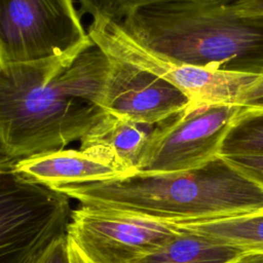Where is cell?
Listing matches in <instances>:
<instances>
[{
    "instance_id": "obj_1",
    "label": "cell",
    "mask_w": 263,
    "mask_h": 263,
    "mask_svg": "<svg viewBox=\"0 0 263 263\" xmlns=\"http://www.w3.org/2000/svg\"><path fill=\"white\" fill-rule=\"evenodd\" d=\"M109 68L93 41L61 57L0 65V159L65 149L89 135L109 114L102 107Z\"/></svg>"
},
{
    "instance_id": "obj_2",
    "label": "cell",
    "mask_w": 263,
    "mask_h": 263,
    "mask_svg": "<svg viewBox=\"0 0 263 263\" xmlns=\"http://www.w3.org/2000/svg\"><path fill=\"white\" fill-rule=\"evenodd\" d=\"M53 189L81 204L173 224L263 211V187L221 156L189 171L139 172L107 182Z\"/></svg>"
},
{
    "instance_id": "obj_3",
    "label": "cell",
    "mask_w": 263,
    "mask_h": 263,
    "mask_svg": "<svg viewBox=\"0 0 263 263\" xmlns=\"http://www.w3.org/2000/svg\"><path fill=\"white\" fill-rule=\"evenodd\" d=\"M138 43L167 59L201 68L263 73V17L242 16L225 0H171L120 21Z\"/></svg>"
},
{
    "instance_id": "obj_4",
    "label": "cell",
    "mask_w": 263,
    "mask_h": 263,
    "mask_svg": "<svg viewBox=\"0 0 263 263\" xmlns=\"http://www.w3.org/2000/svg\"><path fill=\"white\" fill-rule=\"evenodd\" d=\"M69 198L0 159V263H34L67 235L73 211Z\"/></svg>"
},
{
    "instance_id": "obj_5",
    "label": "cell",
    "mask_w": 263,
    "mask_h": 263,
    "mask_svg": "<svg viewBox=\"0 0 263 263\" xmlns=\"http://www.w3.org/2000/svg\"><path fill=\"white\" fill-rule=\"evenodd\" d=\"M91 41L74 0H0V65L61 57Z\"/></svg>"
},
{
    "instance_id": "obj_6",
    "label": "cell",
    "mask_w": 263,
    "mask_h": 263,
    "mask_svg": "<svg viewBox=\"0 0 263 263\" xmlns=\"http://www.w3.org/2000/svg\"><path fill=\"white\" fill-rule=\"evenodd\" d=\"M87 31L109 58L161 77L184 92L192 105H240L243 92L258 76L212 70L167 59L135 41L118 22L109 17L92 20Z\"/></svg>"
},
{
    "instance_id": "obj_7",
    "label": "cell",
    "mask_w": 263,
    "mask_h": 263,
    "mask_svg": "<svg viewBox=\"0 0 263 263\" xmlns=\"http://www.w3.org/2000/svg\"><path fill=\"white\" fill-rule=\"evenodd\" d=\"M243 107L236 104H189L154 125L141 173L183 172L219 156L223 140Z\"/></svg>"
},
{
    "instance_id": "obj_8",
    "label": "cell",
    "mask_w": 263,
    "mask_h": 263,
    "mask_svg": "<svg viewBox=\"0 0 263 263\" xmlns=\"http://www.w3.org/2000/svg\"><path fill=\"white\" fill-rule=\"evenodd\" d=\"M178 231L171 223L80 203L67 234L95 263H135Z\"/></svg>"
},
{
    "instance_id": "obj_9",
    "label": "cell",
    "mask_w": 263,
    "mask_h": 263,
    "mask_svg": "<svg viewBox=\"0 0 263 263\" xmlns=\"http://www.w3.org/2000/svg\"><path fill=\"white\" fill-rule=\"evenodd\" d=\"M110 59L102 107L115 116L154 126L186 108L188 97L151 72Z\"/></svg>"
},
{
    "instance_id": "obj_10",
    "label": "cell",
    "mask_w": 263,
    "mask_h": 263,
    "mask_svg": "<svg viewBox=\"0 0 263 263\" xmlns=\"http://www.w3.org/2000/svg\"><path fill=\"white\" fill-rule=\"evenodd\" d=\"M8 161L20 175L50 188L102 183L135 174L112 149L103 145L61 149Z\"/></svg>"
},
{
    "instance_id": "obj_11",
    "label": "cell",
    "mask_w": 263,
    "mask_h": 263,
    "mask_svg": "<svg viewBox=\"0 0 263 263\" xmlns=\"http://www.w3.org/2000/svg\"><path fill=\"white\" fill-rule=\"evenodd\" d=\"M176 227L179 231L170 240L135 263H231L248 253L240 248Z\"/></svg>"
},
{
    "instance_id": "obj_12",
    "label": "cell",
    "mask_w": 263,
    "mask_h": 263,
    "mask_svg": "<svg viewBox=\"0 0 263 263\" xmlns=\"http://www.w3.org/2000/svg\"><path fill=\"white\" fill-rule=\"evenodd\" d=\"M152 127L109 113L89 135L80 141V148L93 145L107 146L126 167L136 174L143 161Z\"/></svg>"
},
{
    "instance_id": "obj_13",
    "label": "cell",
    "mask_w": 263,
    "mask_h": 263,
    "mask_svg": "<svg viewBox=\"0 0 263 263\" xmlns=\"http://www.w3.org/2000/svg\"><path fill=\"white\" fill-rule=\"evenodd\" d=\"M173 224V223H171ZM218 242L263 253V211L216 220L174 224Z\"/></svg>"
},
{
    "instance_id": "obj_14",
    "label": "cell",
    "mask_w": 263,
    "mask_h": 263,
    "mask_svg": "<svg viewBox=\"0 0 263 263\" xmlns=\"http://www.w3.org/2000/svg\"><path fill=\"white\" fill-rule=\"evenodd\" d=\"M219 156H263V112L243 108L227 132Z\"/></svg>"
},
{
    "instance_id": "obj_15",
    "label": "cell",
    "mask_w": 263,
    "mask_h": 263,
    "mask_svg": "<svg viewBox=\"0 0 263 263\" xmlns=\"http://www.w3.org/2000/svg\"><path fill=\"white\" fill-rule=\"evenodd\" d=\"M223 158L263 187V156H229Z\"/></svg>"
},
{
    "instance_id": "obj_16",
    "label": "cell",
    "mask_w": 263,
    "mask_h": 263,
    "mask_svg": "<svg viewBox=\"0 0 263 263\" xmlns=\"http://www.w3.org/2000/svg\"><path fill=\"white\" fill-rule=\"evenodd\" d=\"M240 105L247 111L263 112V73L258 75L246 89Z\"/></svg>"
},
{
    "instance_id": "obj_17",
    "label": "cell",
    "mask_w": 263,
    "mask_h": 263,
    "mask_svg": "<svg viewBox=\"0 0 263 263\" xmlns=\"http://www.w3.org/2000/svg\"><path fill=\"white\" fill-rule=\"evenodd\" d=\"M34 263H70L68 234L53 241Z\"/></svg>"
},
{
    "instance_id": "obj_18",
    "label": "cell",
    "mask_w": 263,
    "mask_h": 263,
    "mask_svg": "<svg viewBox=\"0 0 263 263\" xmlns=\"http://www.w3.org/2000/svg\"><path fill=\"white\" fill-rule=\"evenodd\" d=\"M171 0H112V20L120 21L135 10Z\"/></svg>"
},
{
    "instance_id": "obj_19",
    "label": "cell",
    "mask_w": 263,
    "mask_h": 263,
    "mask_svg": "<svg viewBox=\"0 0 263 263\" xmlns=\"http://www.w3.org/2000/svg\"><path fill=\"white\" fill-rule=\"evenodd\" d=\"M85 13L99 17H112V0H76Z\"/></svg>"
},
{
    "instance_id": "obj_20",
    "label": "cell",
    "mask_w": 263,
    "mask_h": 263,
    "mask_svg": "<svg viewBox=\"0 0 263 263\" xmlns=\"http://www.w3.org/2000/svg\"><path fill=\"white\" fill-rule=\"evenodd\" d=\"M228 2L239 15L263 17V0H231Z\"/></svg>"
},
{
    "instance_id": "obj_21",
    "label": "cell",
    "mask_w": 263,
    "mask_h": 263,
    "mask_svg": "<svg viewBox=\"0 0 263 263\" xmlns=\"http://www.w3.org/2000/svg\"><path fill=\"white\" fill-rule=\"evenodd\" d=\"M68 251L70 263H95L90 260L82 250L68 236Z\"/></svg>"
},
{
    "instance_id": "obj_22",
    "label": "cell",
    "mask_w": 263,
    "mask_h": 263,
    "mask_svg": "<svg viewBox=\"0 0 263 263\" xmlns=\"http://www.w3.org/2000/svg\"><path fill=\"white\" fill-rule=\"evenodd\" d=\"M231 263H263V253L248 252Z\"/></svg>"
},
{
    "instance_id": "obj_23",
    "label": "cell",
    "mask_w": 263,
    "mask_h": 263,
    "mask_svg": "<svg viewBox=\"0 0 263 263\" xmlns=\"http://www.w3.org/2000/svg\"><path fill=\"white\" fill-rule=\"evenodd\" d=\"M225 1H231V0H225Z\"/></svg>"
}]
</instances>
